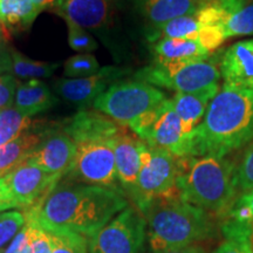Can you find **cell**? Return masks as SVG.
Segmentation results:
<instances>
[{
    "label": "cell",
    "mask_w": 253,
    "mask_h": 253,
    "mask_svg": "<svg viewBox=\"0 0 253 253\" xmlns=\"http://www.w3.org/2000/svg\"><path fill=\"white\" fill-rule=\"evenodd\" d=\"M59 67V62L38 61L24 55L17 49L11 48L6 59L4 72H7L17 80H41L52 77Z\"/></svg>",
    "instance_id": "cell-23"
},
{
    "label": "cell",
    "mask_w": 253,
    "mask_h": 253,
    "mask_svg": "<svg viewBox=\"0 0 253 253\" xmlns=\"http://www.w3.org/2000/svg\"><path fill=\"white\" fill-rule=\"evenodd\" d=\"M220 89L219 84H213L203 89L190 93H175L171 97L173 108L181 120L183 131L190 135L203 120L211 101Z\"/></svg>",
    "instance_id": "cell-19"
},
{
    "label": "cell",
    "mask_w": 253,
    "mask_h": 253,
    "mask_svg": "<svg viewBox=\"0 0 253 253\" xmlns=\"http://www.w3.org/2000/svg\"><path fill=\"white\" fill-rule=\"evenodd\" d=\"M252 253H253V251H252Z\"/></svg>",
    "instance_id": "cell-44"
},
{
    "label": "cell",
    "mask_w": 253,
    "mask_h": 253,
    "mask_svg": "<svg viewBox=\"0 0 253 253\" xmlns=\"http://www.w3.org/2000/svg\"><path fill=\"white\" fill-rule=\"evenodd\" d=\"M220 28L225 41L230 38L253 36V1L227 15Z\"/></svg>",
    "instance_id": "cell-28"
},
{
    "label": "cell",
    "mask_w": 253,
    "mask_h": 253,
    "mask_svg": "<svg viewBox=\"0 0 253 253\" xmlns=\"http://www.w3.org/2000/svg\"><path fill=\"white\" fill-rule=\"evenodd\" d=\"M236 189L239 196L253 189V141L243 155L242 161L236 167Z\"/></svg>",
    "instance_id": "cell-32"
},
{
    "label": "cell",
    "mask_w": 253,
    "mask_h": 253,
    "mask_svg": "<svg viewBox=\"0 0 253 253\" xmlns=\"http://www.w3.org/2000/svg\"><path fill=\"white\" fill-rule=\"evenodd\" d=\"M128 205L120 190L81 183H58L50 194L25 214L43 229L67 231L90 238Z\"/></svg>",
    "instance_id": "cell-1"
},
{
    "label": "cell",
    "mask_w": 253,
    "mask_h": 253,
    "mask_svg": "<svg viewBox=\"0 0 253 253\" xmlns=\"http://www.w3.org/2000/svg\"><path fill=\"white\" fill-rule=\"evenodd\" d=\"M190 156L225 157L253 141V88L224 84L189 135ZM189 156V157H190Z\"/></svg>",
    "instance_id": "cell-2"
},
{
    "label": "cell",
    "mask_w": 253,
    "mask_h": 253,
    "mask_svg": "<svg viewBox=\"0 0 253 253\" xmlns=\"http://www.w3.org/2000/svg\"><path fill=\"white\" fill-rule=\"evenodd\" d=\"M207 1L216 2V4L225 9L227 13L231 14L233 12L238 11L239 8H242L245 5L246 0H207Z\"/></svg>",
    "instance_id": "cell-39"
},
{
    "label": "cell",
    "mask_w": 253,
    "mask_h": 253,
    "mask_svg": "<svg viewBox=\"0 0 253 253\" xmlns=\"http://www.w3.org/2000/svg\"><path fill=\"white\" fill-rule=\"evenodd\" d=\"M32 224L31 245L27 253H50V239L48 232L33 217L25 214Z\"/></svg>",
    "instance_id": "cell-34"
},
{
    "label": "cell",
    "mask_w": 253,
    "mask_h": 253,
    "mask_svg": "<svg viewBox=\"0 0 253 253\" xmlns=\"http://www.w3.org/2000/svg\"><path fill=\"white\" fill-rule=\"evenodd\" d=\"M61 178L59 175L43 171L27 160L5 176L4 181L18 209L26 211L39 205Z\"/></svg>",
    "instance_id": "cell-11"
},
{
    "label": "cell",
    "mask_w": 253,
    "mask_h": 253,
    "mask_svg": "<svg viewBox=\"0 0 253 253\" xmlns=\"http://www.w3.org/2000/svg\"><path fill=\"white\" fill-rule=\"evenodd\" d=\"M18 80L9 74L0 75V112L14 106Z\"/></svg>",
    "instance_id": "cell-35"
},
{
    "label": "cell",
    "mask_w": 253,
    "mask_h": 253,
    "mask_svg": "<svg viewBox=\"0 0 253 253\" xmlns=\"http://www.w3.org/2000/svg\"><path fill=\"white\" fill-rule=\"evenodd\" d=\"M178 157L169 151L151 148L143 142L141 149V168L137 183L131 196L136 209L158 197L177 196Z\"/></svg>",
    "instance_id": "cell-8"
},
{
    "label": "cell",
    "mask_w": 253,
    "mask_h": 253,
    "mask_svg": "<svg viewBox=\"0 0 253 253\" xmlns=\"http://www.w3.org/2000/svg\"><path fill=\"white\" fill-rule=\"evenodd\" d=\"M153 43L155 62L205 61L211 55L210 50L205 48L198 40L161 38Z\"/></svg>",
    "instance_id": "cell-21"
},
{
    "label": "cell",
    "mask_w": 253,
    "mask_h": 253,
    "mask_svg": "<svg viewBox=\"0 0 253 253\" xmlns=\"http://www.w3.org/2000/svg\"><path fill=\"white\" fill-rule=\"evenodd\" d=\"M77 144L61 129H50L34 149L28 161L52 175L66 176L74 162Z\"/></svg>",
    "instance_id": "cell-13"
},
{
    "label": "cell",
    "mask_w": 253,
    "mask_h": 253,
    "mask_svg": "<svg viewBox=\"0 0 253 253\" xmlns=\"http://www.w3.org/2000/svg\"><path fill=\"white\" fill-rule=\"evenodd\" d=\"M130 69L115 66L101 67L96 74L81 79L62 78L53 82V93L75 106L86 108L113 84L128 75Z\"/></svg>",
    "instance_id": "cell-12"
},
{
    "label": "cell",
    "mask_w": 253,
    "mask_h": 253,
    "mask_svg": "<svg viewBox=\"0 0 253 253\" xmlns=\"http://www.w3.org/2000/svg\"><path fill=\"white\" fill-rule=\"evenodd\" d=\"M202 24L198 20L196 12L194 14H186L182 17L175 18L169 23L158 28L156 33L151 37L150 42H155L161 38L169 39H189L198 40L199 32L202 30Z\"/></svg>",
    "instance_id": "cell-27"
},
{
    "label": "cell",
    "mask_w": 253,
    "mask_h": 253,
    "mask_svg": "<svg viewBox=\"0 0 253 253\" xmlns=\"http://www.w3.org/2000/svg\"><path fill=\"white\" fill-rule=\"evenodd\" d=\"M43 132L30 131L0 147V178L27 161L42 140Z\"/></svg>",
    "instance_id": "cell-22"
},
{
    "label": "cell",
    "mask_w": 253,
    "mask_h": 253,
    "mask_svg": "<svg viewBox=\"0 0 253 253\" xmlns=\"http://www.w3.org/2000/svg\"><path fill=\"white\" fill-rule=\"evenodd\" d=\"M26 223L25 213L19 211H7L0 213V249L8 240L14 238L15 235L23 229Z\"/></svg>",
    "instance_id": "cell-33"
},
{
    "label": "cell",
    "mask_w": 253,
    "mask_h": 253,
    "mask_svg": "<svg viewBox=\"0 0 253 253\" xmlns=\"http://www.w3.org/2000/svg\"><path fill=\"white\" fill-rule=\"evenodd\" d=\"M0 21H1V20H0Z\"/></svg>",
    "instance_id": "cell-45"
},
{
    "label": "cell",
    "mask_w": 253,
    "mask_h": 253,
    "mask_svg": "<svg viewBox=\"0 0 253 253\" xmlns=\"http://www.w3.org/2000/svg\"><path fill=\"white\" fill-rule=\"evenodd\" d=\"M34 5L40 9L41 12L45 9H55L56 0H32Z\"/></svg>",
    "instance_id": "cell-42"
},
{
    "label": "cell",
    "mask_w": 253,
    "mask_h": 253,
    "mask_svg": "<svg viewBox=\"0 0 253 253\" xmlns=\"http://www.w3.org/2000/svg\"><path fill=\"white\" fill-rule=\"evenodd\" d=\"M153 253H204V250L199 248L197 245H190V246H184V248L162 250V251H156Z\"/></svg>",
    "instance_id": "cell-40"
},
{
    "label": "cell",
    "mask_w": 253,
    "mask_h": 253,
    "mask_svg": "<svg viewBox=\"0 0 253 253\" xmlns=\"http://www.w3.org/2000/svg\"><path fill=\"white\" fill-rule=\"evenodd\" d=\"M224 240L212 253H252L253 229L227 219L223 225Z\"/></svg>",
    "instance_id": "cell-25"
},
{
    "label": "cell",
    "mask_w": 253,
    "mask_h": 253,
    "mask_svg": "<svg viewBox=\"0 0 253 253\" xmlns=\"http://www.w3.org/2000/svg\"><path fill=\"white\" fill-rule=\"evenodd\" d=\"M46 231L50 239V253H88L86 237L67 231Z\"/></svg>",
    "instance_id": "cell-29"
},
{
    "label": "cell",
    "mask_w": 253,
    "mask_h": 253,
    "mask_svg": "<svg viewBox=\"0 0 253 253\" xmlns=\"http://www.w3.org/2000/svg\"><path fill=\"white\" fill-rule=\"evenodd\" d=\"M197 1H201V2H205V1H207V0H197Z\"/></svg>",
    "instance_id": "cell-43"
},
{
    "label": "cell",
    "mask_w": 253,
    "mask_h": 253,
    "mask_svg": "<svg viewBox=\"0 0 253 253\" xmlns=\"http://www.w3.org/2000/svg\"><path fill=\"white\" fill-rule=\"evenodd\" d=\"M166 99L160 88L132 79L113 84L94 101L93 107L119 125L128 126Z\"/></svg>",
    "instance_id": "cell-5"
},
{
    "label": "cell",
    "mask_w": 253,
    "mask_h": 253,
    "mask_svg": "<svg viewBox=\"0 0 253 253\" xmlns=\"http://www.w3.org/2000/svg\"><path fill=\"white\" fill-rule=\"evenodd\" d=\"M123 128L125 126L119 125L97 110L84 109L66 120L59 129L68 135L75 143H80L99 138H114Z\"/></svg>",
    "instance_id": "cell-16"
},
{
    "label": "cell",
    "mask_w": 253,
    "mask_h": 253,
    "mask_svg": "<svg viewBox=\"0 0 253 253\" xmlns=\"http://www.w3.org/2000/svg\"><path fill=\"white\" fill-rule=\"evenodd\" d=\"M41 11L32 0H0V20L9 30H27Z\"/></svg>",
    "instance_id": "cell-24"
},
{
    "label": "cell",
    "mask_w": 253,
    "mask_h": 253,
    "mask_svg": "<svg viewBox=\"0 0 253 253\" xmlns=\"http://www.w3.org/2000/svg\"><path fill=\"white\" fill-rule=\"evenodd\" d=\"M236 167L226 156L205 155L178 158L179 197L209 213L225 216L238 195Z\"/></svg>",
    "instance_id": "cell-3"
},
{
    "label": "cell",
    "mask_w": 253,
    "mask_h": 253,
    "mask_svg": "<svg viewBox=\"0 0 253 253\" xmlns=\"http://www.w3.org/2000/svg\"><path fill=\"white\" fill-rule=\"evenodd\" d=\"M14 208H18L17 204L11 196V192L6 185L4 178H0V213Z\"/></svg>",
    "instance_id": "cell-37"
},
{
    "label": "cell",
    "mask_w": 253,
    "mask_h": 253,
    "mask_svg": "<svg viewBox=\"0 0 253 253\" xmlns=\"http://www.w3.org/2000/svg\"><path fill=\"white\" fill-rule=\"evenodd\" d=\"M135 2L149 25V40L163 25L182 15L194 14L203 4L197 0H135Z\"/></svg>",
    "instance_id": "cell-18"
},
{
    "label": "cell",
    "mask_w": 253,
    "mask_h": 253,
    "mask_svg": "<svg viewBox=\"0 0 253 253\" xmlns=\"http://www.w3.org/2000/svg\"><path fill=\"white\" fill-rule=\"evenodd\" d=\"M128 126L151 148L167 150L178 158L190 156L189 136L183 131L171 99H166Z\"/></svg>",
    "instance_id": "cell-6"
},
{
    "label": "cell",
    "mask_w": 253,
    "mask_h": 253,
    "mask_svg": "<svg viewBox=\"0 0 253 253\" xmlns=\"http://www.w3.org/2000/svg\"><path fill=\"white\" fill-rule=\"evenodd\" d=\"M114 138H99L77 144L74 162L66 176L88 185L120 190L116 176ZM123 192V191H122Z\"/></svg>",
    "instance_id": "cell-9"
},
{
    "label": "cell",
    "mask_w": 253,
    "mask_h": 253,
    "mask_svg": "<svg viewBox=\"0 0 253 253\" xmlns=\"http://www.w3.org/2000/svg\"><path fill=\"white\" fill-rule=\"evenodd\" d=\"M32 238V224L26 219V223L19 232L15 235L13 240L7 248L0 253H27L31 245Z\"/></svg>",
    "instance_id": "cell-36"
},
{
    "label": "cell",
    "mask_w": 253,
    "mask_h": 253,
    "mask_svg": "<svg viewBox=\"0 0 253 253\" xmlns=\"http://www.w3.org/2000/svg\"><path fill=\"white\" fill-rule=\"evenodd\" d=\"M143 141L123 128L114 140V153H115L116 176L123 194L131 197L134 194L138 172L141 168V149Z\"/></svg>",
    "instance_id": "cell-14"
},
{
    "label": "cell",
    "mask_w": 253,
    "mask_h": 253,
    "mask_svg": "<svg viewBox=\"0 0 253 253\" xmlns=\"http://www.w3.org/2000/svg\"><path fill=\"white\" fill-rule=\"evenodd\" d=\"M218 66L224 84L253 88V39L238 41L227 47Z\"/></svg>",
    "instance_id": "cell-17"
},
{
    "label": "cell",
    "mask_w": 253,
    "mask_h": 253,
    "mask_svg": "<svg viewBox=\"0 0 253 253\" xmlns=\"http://www.w3.org/2000/svg\"><path fill=\"white\" fill-rule=\"evenodd\" d=\"M147 221L137 209L126 207L88 238L90 253H141Z\"/></svg>",
    "instance_id": "cell-10"
},
{
    "label": "cell",
    "mask_w": 253,
    "mask_h": 253,
    "mask_svg": "<svg viewBox=\"0 0 253 253\" xmlns=\"http://www.w3.org/2000/svg\"><path fill=\"white\" fill-rule=\"evenodd\" d=\"M55 9L63 20H69L84 30L101 31L112 23L110 0H56Z\"/></svg>",
    "instance_id": "cell-15"
},
{
    "label": "cell",
    "mask_w": 253,
    "mask_h": 253,
    "mask_svg": "<svg viewBox=\"0 0 253 253\" xmlns=\"http://www.w3.org/2000/svg\"><path fill=\"white\" fill-rule=\"evenodd\" d=\"M101 69L97 59L90 53H78L63 63V74L68 79H81L96 74Z\"/></svg>",
    "instance_id": "cell-30"
},
{
    "label": "cell",
    "mask_w": 253,
    "mask_h": 253,
    "mask_svg": "<svg viewBox=\"0 0 253 253\" xmlns=\"http://www.w3.org/2000/svg\"><path fill=\"white\" fill-rule=\"evenodd\" d=\"M219 66L210 60L196 62H154L138 69L134 79L156 88L173 90L175 93H190L203 89L220 79Z\"/></svg>",
    "instance_id": "cell-7"
},
{
    "label": "cell",
    "mask_w": 253,
    "mask_h": 253,
    "mask_svg": "<svg viewBox=\"0 0 253 253\" xmlns=\"http://www.w3.org/2000/svg\"><path fill=\"white\" fill-rule=\"evenodd\" d=\"M37 125L38 122H34L31 116L25 115L14 107L0 112V147L32 131Z\"/></svg>",
    "instance_id": "cell-26"
},
{
    "label": "cell",
    "mask_w": 253,
    "mask_h": 253,
    "mask_svg": "<svg viewBox=\"0 0 253 253\" xmlns=\"http://www.w3.org/2000/svg\"><path fill=\"white\" fill-rule=\"evenodd\" d=\"M58 104V97L46 82L27 80L18 82L14 96V108L33 118Z\"/></svg>",
    "instance_id": "cell-20"
},
{
    "label": "cell",
    "mask_w": 253,
    "mask_h": 253,
    "mask_svg": "<svg viewBox=\"0 0 253 253\" xmlns=\"http://www.w3.org/2000/svg\"><path fill=\"white\" fill-rule=\"evenodd\" d=\"M65 21L68 28V43L73 50L78 53H91L97 49L99 43L89 32L72 21Z\"/></svg>",
    "instance_id": "cell-31"
},
{
    "label": "cell",
    "mask_w": 253,
    "mask_h": 253,
    "mask_svg": "<svg viewBox=\"0 0 253 253\" xmlns=\"http://www.w3.org/2000/svg\"><path fill=\"white\" fill-rule=\"evenodd\" d=\"M237 199H238L240 203H243L249 208L250 212H251V216H252V225H253V189L250 190L248 192H245V194H242L239 197H237Z\"/></svg>",
    "instance_id": "cell-41"
},
{
    "label": "cell",
    "mask_w": 253,
    "mask_h": 253,
    "mask_svg": "<svg viewBox=\"0 0 253 253\" xmlns=\"http://www.w3.org/2000/svg\"><path fill=\"white\" fill-rule=\"evenodd\" d=\"M148 226L153 252L184 248L214 236L210 214L177 196L158 197L137 209Z\"/></svg>",
    "instance_id": "cell-4"
},
{
    "label": "cell",
    "mask_w": 253,
    "mask_h": 253,
    "mask_svg": "<svg viewBox=\"0 0 253 253\" xmlns=\"http://www.w3.org/2000/svg\"><path fill=\"white\" fill-rule=\"evenodd\" d=\"M9 39V31L4 24L0 21V73L4 72V66L7 59L9 49L7 48V42Z\"/></svg>",
    "instance_id": "cell-38"
}]
</instances>
